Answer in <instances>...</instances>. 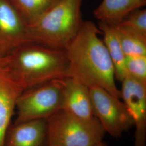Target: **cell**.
Wrapping results in <instances>:
<instances>
[{
	"instance_id": "6da1fadb",
	"label": "cell",
	"mask_w": 146,
	"mask_h": 146,
	"mask_svg": "<svg viewBox=\"0 0 146 146\" xmlns=\"http://www.w3.org/2000/svg\"><path fill=\"white\" fill-rule=\"evenodd\" d=\"M100 33L93 22L83 21L78 33L64 49L69 77L89 88L99 87L121 99L114 67L103 40L99 38Z\"/></svg>"
},
{
	"instance_id": "7a4b0ae2",
	"label": "cell",
	"mask_w": 146,
	"mask_h": 146,
	"mask_svg": "<svg viewBox=\"0 0 146 146\" xmlns=\"http://www.w3.org/2000/svg\"><path fill=\"white\" fill-rule=\"evenodd\" d=\"M2 58L23 90L69 76L68 60L62 49L29 42Z\"/></svg>"
},
{
	"instance_id": "3957f363",
	"label": "cell",
	"mask_w": 146,
	"mask_h": 146,
	"mask_svg": "<svg viewBox=\"0 0 146 146\" xmlns=\"http://www.w3.org/2000/svg\"><path fill=\"white\" fill-rule=\"evenodd\" d=\"M82 0H55L35 20L27 24L31 42L64 49L78 33L83 20Z\"/></svg>"
},
{
	"instance_id": "277c9868",
	"label": "cell",
	"mask_w": 146,
	"mask_h": 146,
	"mask_svg": "<svg viewBox=\"0 0 146 146\" xmlns=\"http://www.w3.org/2000/svg\"><path fill=\"white\" fill-rule=\"evenodd\" d=\"M47 121L48 146H90L103 141L106 134L96 117L84 119L64 110Z\"/></svg>"
},
{
	"instance_id": "5b68a950",
	"label": "cell",
	"mask_w": 146,
	"mask_h": 146,
	"mask_svg": "<svg viewBox=\"0 0 146 146\" xmlns=\"http://www.w3.org/2000/svg\"><path fill=\"white\" fill-rule=\"evenodd\" d=\"M63 79L52 80L24 90L16 102L17 116L14 123L47 120L62 110Z\"/></svg>"
},
{
	"instance_id": "8992f818",
	"label": "cell",
	"mask_w": 146,
	"mask_h": 146,
	"mask_svg": "<svg viewBox=\"0 0 146 146\" xmlns=\"http://www.w3.org/2000/svg\"><path fill=\"white\" fill-rule=\"evenodd\" d=\"M89 89L94 117L106 133L118 138L134 127L131 115L120 99L99 87Z\"/></svg>"
},
{
	"instance_id": "52a82bcc",
	"label": "cell",
	"mask_w": 146,
	"mask_h": 146,
	"mask_svg": "<svg viewBox=\"0 0 146 146\" xmlns=\"http://www.w3.org/2000/svg\"><path fill=\"white\" fill-rule=\"evenodd\" d=\"M121 82V99L135 128L133 146H146V84L129 76Z\"/></svg>"
},
{
	"instance_id": "ba28073f",
	"label": "cell",
	"mask_w": 146,
	"mask_h": 146,
	"mask_svg": "<svg viewBox=\"0 0 146 146\" xmlns=\"http://www.w3.org/2000/svg\"><path fill=\"white\" fill-rule=\"evenodd\" d=\"M29 42L26 22L8 0H0V58Z\"/></svg>"
},
{
	"instance_id": "9c48e42d",
	"label": "cell",
	"mask_w": 146,
	"mask_h": 146,
	"mask_svg": "<svg viewBox=\"0 0 146 146\" xmlns=\"http://www.w3.org/2000/svg\"><path fill=\"white\" fill-rule=\"evenodd\" d=\"M24 90L18 84L2 58H0V146L11 125L18 98Z\"/></svg>"
},
{
	"instance_id": "30bf717a",
	"label": "cell",
	"mask_w": 146,
	"mask_h": 146,
	"mask_svg": "<svg viewBox=\"0 0 146 146\" xmlns=\"http://www.w3.org/2000/svg\"><path fill=\"white\" fill-rule=\"evenodd\" d=\"M3 146H48L47 121L33 120L9 125Z\"/></svg>"
},
{
	"instance_id": "8fae6325",
	"label": "cell",
	"mask_w": 146,
	"mask_h": 146,
	"mask_svg": "<svg viewBox=\"0 0 146 146\" xmlns=\"http://www.w3.org/2000/svg\"><path fill=\"white\" fill-rule=\"evenodd\" d=\"M62 110L84 119L95 117L89 87L72 78L63 79Z\"/></svg>"
},
{
	"instance_id": "7c38bea8",
	"label": "cell",
	"mask_w": 146,
	"mask_h": 146,
	"mask_svg": "<svg viewBox=\"0 0 146 146\" xmlns=\"http://www.w3.org/2000/svg\"><path fill=\"white\" fill-rule=\"evenodd\" d=\"M146 5V0H103L93 14L100 22L114 27L131 11Z\"/></svg>"
},
{
	"instance_id": "4fadbf2b",
	"label": "cell",
	"mask_w": 146,
	"mask_h": 146,
	"mask_svg": "<svg viewBox=\"0 0 146 146\" xmlns=\"http://www.w3.org/2000/svg\"><path fill=\"white\" fill-rule=\"evenodd\" d=\"M99 29L104 35V43L115 69V78L120 81L125 78L126 56L114 27L100 22Z\"/></svg>"
},
{
	"instance_id": "5bb4252c",
	"label": "cell",
	"mask_w": 146,
	"mask_h": 146,
	"mask_svg": "<svg viewBox=\"0 0 146 146\" xmlns=\"http://www.w3.org/2000/svg\"><path fill=\"white\" fill-rule=\"evenodd\" d=\"M114 27L126 56L146 55V37L118 26Z\"/></svg>"
},
{
	"instance_id": "9a60e30c",
	"label": "cell",
	"mask_w": 146,
	"mask_h": 146,
	"mask_svg": "<svg viewBox=\"0 0 146 146\" xmlns=\"http://www.w3.org/2000/svg\"><path fill=\"white\" fill-rule=\"evenodd\" d=\"M28 24L47 10L55 0H8Z\"/></svg>"
},
{
	"instance_id": "2e32d148",
	"label": "cell",
	"mask_w": 146,
	"mask_h": 146,
	"mask_svg": "<svg viewBox=\"0 0 146 146\" xmlns=\"http://www.w3.org/2000/svg\"><path fill=\"white\" fill-rule=\"evenodd\" d=\"M146 37V10L131 11L117 25Z\"/></svg>"
},
{
	"instance_id": "e0dca14e",
	"label": "cell",
	"mask_w": 146,
	"mask_h": 146,
	"mask_svg": "<svg viewBox=\"0 0 146 146\" xmlns=\"http://www.w3.org/2000/svg\"><path fill=\"white\" fill-rule=\"evenodd\" d=\"M126 76L146 84V55L126 56Z\"/></svg>"
},
{
	"instance_id": "ac0fdd59",
	"label": "cell",
	"mask_w": 146,
	"mask_h": 146,
	"mask_svg": "<svg viewBox=\"0 0 146 146\" xmlns=\"http://www.w3.org/2000/svg\"><path fill=\"white\" fill-rule=\"evenodd\" d=\"M108 146L107 145V144L104 142V141H101V142H100L99 143H96V144H95V145H92V146Z\"/></svg>"
}]
</instances>
